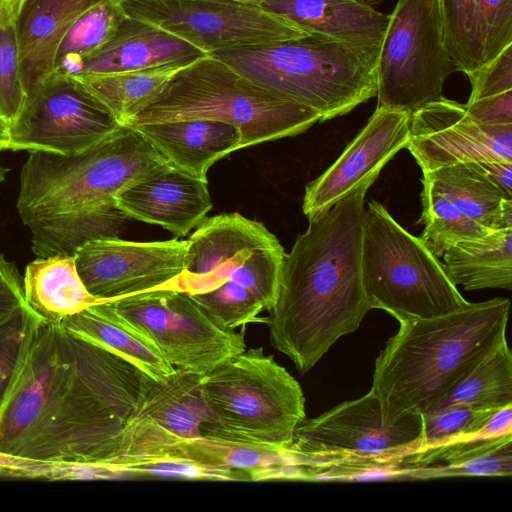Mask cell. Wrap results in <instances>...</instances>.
<instances>
[{
  "instance_id": "1",
  "label": "cell",
  "mask_w": 512,
  "mask_h": 512,
  "mask_svg": "<svg viewBox=\"0 0 512 512\" xmlns=\"http://www.w3.org/2000/svg\"><path fill=\"white\" fill-rule=\"evenodd\" d=\"M153 382L122 356L42 319L0 409V453L103 467Z\"/></svg>"
},
{
  "instance_id": "2",
  "label": "cell",
  "mask_w": 512,
  "mask_h": 512,
  "mask_svg": "<svg viewBox=\"0 0 512 512\" xmlns=\"http://www.w3.org/2000/svg\"><path fill=\"white\" fill-rule=\"evenodd\" d=\"M379 174L308 219L285 253L275 305L265 323L271 345L299 373L311 370L371 310L362 282L364 200Z\"/></svg>"
},
{
  "instance_id": "3",
  "label": "cell",
  "mask_w": 512,
  "mask_h": 512,
  "mask_svg": "<svg viewBox=\"0 0 512 512\" xmlns=\"http://www.w3.org/2000/svg\"><path fill=\"white\" fill-rule=\"evenodd\" d=\"M171 166L126 125L78 154L29 152L16 208L29 229L33 253L74 256L89 240L117 236L129 217L115 207L116 197Z\"/></svg>"
},
{
  "instance_id": "4",
  "label": "cell",
  "mask_w": 512,
  "mask_h": 512,
  "mask_svg": "<svg viewBox=\"0 0 512 512\" xmlns=\"http://www.w3.org/2000/svg\"><path fill=\"white\" fill-rule=\"evenodd\" d=\"M510 300L400 324L375 360L371 391L388 418L432 412L502 340Z\"/></svg>"
},
{
  "instance_id": "5",
  "label": "cell",
  "mask_w": 512,
  "mask_h": 512,
  "mask_svg": "<svg viewBox=\"0 0 512 512\" xmlns=\"http://www.w3.org/2000/svg\"><path fill=\"white\" fill-rule=\"evenodd\" d=\"M176 289L235 329L275 305L285 251L263 223L235 212L206 217L187 240Z\"/></svg>"
},
{
  "instance_id": "6",
  "label": "cell",
  "mask_w": 512,
  "mask_h": 512,
  "mask_svg": "<svg viewBox=\"0 0 512 512\" xmlns=\"http://www.w3.org/2000/svg\"><path fill=\"white\" fill-rule=\"evenodd\" d=\"M381 43L308 35L211 55L253 83L313 109L326 121L376 96Z\"/></svg>"
},
{
  "instance_id": "7",
  "label": "cell",
  "mask_w": 512,
  "mask_h": 512,
  "mask_svg": "<svg viewBox=\"0 0 512 512\" xmlns=\"http://www.w3.org/2000/svg\"><path fill=\"white\" fill-rule=\"evenodd\" d=\"M191 119L236 126L243 148L298 135L321 121L313 109L253 83L207 54L177 72L126 126Z\"/></svg>"
},
{
  "instance_id": "8",
  "label": "cell",
  "mask_w": 512,
  "mask_h": 512,
  "mask_svg": "<svg viewBox=\"0 0 512 512\" xmlns=\"http://www.w3.org/2000/svg\"><path fill=\"white\" fill-rule=\"evenodd\" d=\"M200 390L212 419L202 423L201 435L286 450L306 418L300 384L262 347L204 374Z\"/></svg>"
},
{
  "instance_id": "9",
  "label": "cell",
  "mask_w": 512,
  "mask_h": 512,
  "mask_svg": "<svg viewBox=\"0 0 512 512\" xmlns=\"http://www.w3.org/2000/svg\"><path fill=\"white\" fill-rule=\"evenodd\" d=\"M421 414L397 420L387 417L373 391L345 401L315 417L305 418L296 428L287 452L305 479H320L329 472L360 474L365 471H395L406 456L423 444Z\"/></svg>"
},
{
  "instance_id": "10",
  "label": "cell",
  "mask_w": 512,
  "mask_h": 512,
  "mask_svg": "<svg viewBox=\"0 0 512 512\" xmlns=\"http://www.w3.org/2000/svg\"><path fill=\"white\" fill-rule=\"evenodd\" d=\"M361 266L371 310L382 309L400 324L442 316L470 304L447 276L443 263L376 201L369 202L363 216Z\"/></svg>"
},
{
  "instance_id": "11",
  "label": "cell",
  "mask_w": 512,
  "mask_h": 512,
  "mask_svg": "<svg viewBox=\"0 0 512 512\" xmlns=\"http://www.w3.org/2000/svg\"><path fill=\"white\" fill-rule=\"evenodd\" d=\"M455 71L438 0H398L377 59V107L412 113L443 98Z\"/></svg>"
},
{
  "instance_id": "12",
  "label": "cell",
  "mask_w": 512,
  "mask_h": 512,
  "mask_svg": "<svg viewBox=\"0 0 512 512\" xmlns=\"http://www.w3.org/2000/svg\"><path fill=\"white\" fill-rule=\"evenodd\" d=\"M109 303L175 369L204 375L246 349L243 328L220 325L184 290L154 289Z\"/></svg>"
},
{
  "instance_id": "13",
  "label": "cell",
  "mask_w": 512,
  "mask_h": 512,
  "mask_svg": "<svg viewBox=\"0 0 512 512\" xmlns=\"http://www.w3.org/2000/svg\"><path fill=\"white\" fill-rule=\"evenodd\" d=\"M129 18L157 26L206 54L298 39L310 34L235 0H119Z\"/></svg>"
},
{
  "instance_id": "14",
  "label": "cell",
  "mask_w": 512,
  "mask_h": 512,
  "mask_svg": "<svg viewBox=\"0 0 512 512\" xmlns=\"http://www.w3.org/2000/svg\"><path fill=\"white\" fill-rule=\"evenodd\" d=\"M121 125L71 77L51 76L9 124V150L78 154Z\"/></svg>"
},
{
  "instance_id": "15",
  "label": "cell",
  "mask_w": 512,
  "mask_h": 512,
  "mask_svg": "<svg viewBox=\"0 0 512 512\" xmlns=\"http://www.w3.org/2000/svg\"><path fill=\"white\" fill-rule=\"evenodd\" d=\"M202 374L183 369L154 381L129 415L113 462L101 467L105 478L122 465L175 460L182 443L199 437L203 422L212 421L203 401Z\"/></svg>"
},
{
  "instance_id": "16",
  "label": "cell",
  "mask_w": 512,
  "mask_h": 512,
  "mask_svg": "<svg viewBox=\"0 0 512 512\" xmlns=\"http://www.w3.org/2000/svg\"><path fill=\"white\" fill-rule=\"evenodd\" d=\"M188 242H134L114 237L89 240L74 254L78 274L99 301L160 288L176 289Z\"/></svg>"
},
{
  "instance_id": "17",
  "label": "cell",
  "mask_w": 512,
  "mask_h": 512,
  "mask_svg": "<svg viewBox=\"0 0 512 512\" xmlns=\"http://www.w3.org/2000/svg\"><path fill=\"white\" fill-rule=\"evenodd\" d=\"M406 148L422 172L457 163H512V124L479 123L463 104L443 97L411 113Z\"/></svg>"
},
{
  "instance_id": "18",
  "label": "cell",
  "mask_w": 512,
  "mask_h": 512,
  "mask_svg": "<svg viewBox=\"0 0 512 512\" xmlns=\"http://www.w3.org/2000/svg\"><path fill=\"white\" fill-rule=\"evenodd\" d=\"M411 112L377 107L338 159L306 185L303 213L308 219L329 209L359 183L379 174L409 140Z\"/></svg>"
},
{
  "instance_id": "19",
  "label": "cell",
  "mask_w": 512,
  "mask_h": 512,
  "mask_svg": "<svg viewBox=\"0 0 512 512\" xmlns=\"http://www.w3.org/2000/svg\"><path fill=\"white\" fill-rule=\"evenodd\" d=\"M115 207L127 217L185 236L207 217L213 204L207 180L172 165L124 190L116 197Z\"/></svg>"
},
{
  "instance_id": "20",
  "label": "cell",
  "mask_w": 512,
  "mask_h": 512,
  "mask_svg": "<svg viewBox=\"0 0 512 512\" xmlns=\"http://www.w3.org/2000/svg\"><path fill=\"white\" fill-rule=\"evenodd\" d=\"M289 21L310 35L357 42H382L390 14L360 0H235Z\"/></svg>"
},
{
  "instance_id": "21",
  "label": "cell",
  "mask_w": 512,
  "mask_h": 512,
  "mask_svg": "<svg viewBox=\"0 0 512 512\" xmlns=\"http://www.w3.org/2000/svg\"><path fill=\"white\" fill-rule=\"evenodd\" d=\"M205 55L199 48L157 26L127 17L105 45L83 60L81 74L188 65Z\"/></svg>"
},
{
  "instance_id": "22",
  "label": "cell",
  "mask_w": 512,
  "mask_h": 512,
  "mask_svg": "<svg viewBox=\"0 0 512 512\" xmlns=\"http://www.w3.org/2000/svg\"><path fill=\"white\" fill-rule=\"evenodd\" d=\"M134 128L173 166L202 180L215 162L243 148L240 130L221 121L191 119Z\"/></svg>"
},
{
  "instance_id": "23",
  "label": "cell",
  "mask_w": 512,
  "mask_h": 512,
  "mask_svg": "<svg viewBox=\"0 0 512 512\" xmlns=\"http://www.w3.org/2000/svg\"><path fill=\"white\" fill-rule=\"evenodd\" d=\"M102 0H25L16 27L27 95L49 79L59 43L75 20Z\"/></svg>"
},
{
  "instance_id": "24",
  "label": "cell",
  "mask_w": 512,
  "mask_h": 512,
  "mask_svg": "<svg viewBox=\"0 0 512 512\" xmlns=\"http://www.w3.org/2000/svg\"><path fill=\"white\" fill-rule=\"evenodd\" d=\"M394 473L417 479L510 476L512 433L473 436L420 450L404 457Z\"/></svg>"
},
{
  "instance_id": "25",
  "label": "cell",
  "mask_w": 512,
  "mask_h": 512,
  "mask_svg": "<svg viewBox=\"0 0 512 512\" xmlns=\"http://www.w3.org/2000/svg\"><path fill=\"white\" fill-rule=\"evenodd\" d=\"M26 303L44 320L61 323L99 302L83 284L74 256L37 257L23 278Z\"/></svg>"
},
{
  "instance_id": "26",
  "label": "cell",
  "mask_w": 512,
  "mask_h": 512,
  "mask_svg": "<svg viewBox=\"0 0 512 512\" xmlns=\"http://www.w3.org/2000/svg\"><path fill=\"white\" fill-rule=\"evenodd\" d=\"M61 324L122 356L154 381H162L175 371L150 341L116 314L109 301L91 305Z\"/></svg>"
},
{
  "instance_id": "27",
  "label": "cell",
  "mask_w": 512,
  "mask_h": 512,
  "mask_svg": "<svg viewBox=\"0 0 512 512\" xmlns=\"http://www.w3.org/2000/svg\"><path fill=\"white\" fill-rule=\"evenodd\" d=\"M469 219L488 231L512 226V197L476 162L457 163L423 172Z\"/></svg>"
},
{
  "instance_id": "28",
  "label": "cell",
  "mask_w": 512,
  "mask_h": 512,
  "mask_svg": "<svg viewBox=\"0 0 512 512\" xmlns=\"http://www.w3.org/2000/svg\"><path fill=\"white\" fill-rule=\"evenodd\" d=\"M444 269L454 285L466 290L512 288V226L478 239L460 241L443 254Z\"/></svg>"
},
{
  "instance_id": "29",
  "label": "cell",
  "mask_w": 512,
  "mask_h": 512,
  "mask_svg": "<svg viewBox=\"0 0 512 512\" xmlns=\"http://www.w3.org/2000/svg\"><path fill=\"white\" fill-rule=\"evenodd\" d=\"M185 66L169 64L123 72L81 74L71 78L120 125H126L152 103Z\"/></svg>"
},
{
  "instance_id": "30",
  "label": "cell",
  "mask_w": 512,
  "mask_h": 512,
  "mask_svg": "<svg viewBox=\"0 0 512 512\" xmlns=\"http://www.w3.org/2000/svg\"><path fill=\"white\" fill-rule=\"evenodd\" d=\"M449 405L494 411L512 405V353L506 339L479 362L435 409Z\"/></svg>"
},
{
  "instance_id": "31",
  "label": "cell",
  "mask_w": 512,
  "mask_h": 512,
  "mask_svg": "<svg viewBox=\"0 0 512 512\" xmlns=\"http://www.w3.org/2000/svg\"><path fill=\"white\" fill-rule=\"evenodd\" d=\"M422 213L419 237L427 249L440 258L452 245L486 236L490 231L466 217L427 177H422Z\"/></svg>"
},
{
  "instance_id": "32",
  "label": "cell",
  "mask_w": 512,
  "mask_h": 512,
  "mask_svg": "<svg viewBox=\"0 0 512 512\" xmlns=\"http://www.w3.org/2000/svg\"><path fill=\"white\" fill-rule=\"evenodd\" d=\"M128 16L119 0H102L68 28L57 48L54 65L65 58L84 60L105 45Z\"/></svg>"
},
{
  "instance_id": "33",
  "label": "cell",
  "mask_w": 512,
  "mask_h": 512,
  "mask_svg": "<svg viewBox=\"0 0 512 512\" xmlns=\"http://www.w3.org/2000/svg\"><path fill=\"white\" fill-rule=\"evenodd\" d=\"M444 37L457 71L468 74L481 65L477 0H438Z\"/></svg>"
},
{
  "instance_id": "34",
  "label": "cell",
  "mask_w": 512,
  "mask_h": 512,
  "mask_svg": "<svg viewBox=\"0 0 512 512\" xmlns=\"http://www.w3.org/2000/svg\"><path fill=\"white\" fill-rule=\"evenodd\" d=\"M41 320L26 303L0 324V409Z\"/></svg>"
},
{
  "instance_id": "35",
  "label": "cell",
  "mask_w": 512,
  "mask_h": 512,
  "mask_svg": "<svg viewBox=\"0 0 512 512\" xmlns=\"http://www.w3.org/2000/svg\"><path fill=\"white\" fill-rule=\"evenodd\" d=\"M495 411L476 409L466 405H449L423 415L421 450L477 436Z\"/></svg>"
},
{
  "instance_id": "36",
  "label": "cell",
  "mask_w": 512,
  "mask_h": 512,
  "mask_svg": "<svg viewBox=\"0 0 512 512\" xmlns=\"http://www.w3.org/2000/svg\"><path fill=\"white\" fill-rule=\"evenodd\" d=\"M25 89L16 23H0V116L9 124L20 113Z\"/></svg>"
},
{
  "instance_id": "37",
  "label": "cell",
  "mask_w": 512,
  "mask_h": 512,
  "mask_svg": "<svg viewBox=\"0 0 512 512\" xmlns=\"http://www.w3.org/2000/svg\"><path fill=\"white\" fill-rule=\"evenodd\" d=\"M477 17L483 65L512 45V0H477Z\"/></svg>"
},
{
  "instance_id": "38",
  "label": "cell",
  "mask_w": 512,
  "mask_h": 512,
  "mask_svg": "<svg viewBox=\"0 0 512 512\" xmlns=\"http://www.w3.org/2000/svg\"><path fill=\"white\" fill-rule=\"evenodd\" d=\"M466 75L471 84L468 102L512 90V45Z\"/></svg>"
},
{
  "instance_id": "39",
  "label": "cell",
  "mask_w": 512,
  "mask_h": 512,
  "mask_svg": "<svg viewBox=\"0 0 512 512\" xmlns=\"http://www.w3.org/2000/svg\"><path fill=\"white\" fill-rule=\"evenodd\" d=\"M464 106L468 115L479 123L512 124V90L467 102Z\"/></svg>"
},
{
  "instance_id": "40",
  "label": "cell",
  "mask_w": 512,
  "mask_h": 512,
  "mask_svg": "<svg viewBox=\"0 0 512 512\" xmlns=\"http://www.w3.org/2000/svg\"><path fill=\"white\" fill-rule=\"evenodd\" d=\"M24 304L20 274L15 265L0 253V324Z\"/></svg>"
},
{
  "instance_id": "41",
  "label": "cell",
  "mask_w": 512,
  "mask_h": 512,
  "mask_svg": "<svg viewBox=\"0 0 512 512\" xmlns=\"http://www.w3.org/2000/svg\"><path fill=\"white\" fill-rule=\"evenodd\" d=\"M512 433V405L496 410L477 436L492 437Z\"/></svg>"
},
{
  "instance_id": "42",
  "label": "cell",
  "mask_w": 512,
  "mask_h": 512,
  "mask_svg": "<svg viewBox=\"0 0 512 512\" xmlns=\"http://www.w3.org/2000/svg\"><path fill=\"white\" fill-rule=\"evenodd\" d=\"M25 0H0V23H16Z\"/></svg>"
},
{
  "instance_id": "43",
  "label": "cell",
  "mask_w": 512,
  "mask_h": 512,
  "mask_svg": "<svg viewBox=\"0 0 512 512\" xmlns=\"http://www.w3.org/2000/svg\"><path fill=\"white\" fill-rule=\"evenodd\" d=\"M9 123L0 118V153L9 150Z\"/></svg>"
},
{
  "instance_id": "44",
  "label": "cell",
  "mask_w": 512,
  "mask_h": 512,
  "mask_svg": "<svg viewBox=\"0 0 512 512\" xmlns=\"http://www.w3.org/2000/svg\"><path fill=\"white\" fill-rule=\"evenodd\" d=\"M9 169L4 167L0 162V183H2L5 180L6 174Z\"/></svg>"
},
{
  "instance_id": "45",
  "label": "cell",
  "mask_w": 512,
  "mask_h": 512,
  "mask_svg": "<svg viewBox=\"0 0 512 512\" xmlns=\"http://www.w3.org/2000/svg\"><path fill=\"white\" fill-rule=\"evenodd\" d=\"M360 1L366 2L370 5H373V4H376L377 2H379L380 0H360Z\"/></svg>"
},
{
  "instance_id": "46",
  "label": "cell",
  "mask_w": 512,
  "mask_h": 512,
  "mask_svg": "<svg viewBox=\"0 0 512 512\" xmlns=\"http://www.w3.org/2000/svg\"><path fill=\"white\" fill-rule=\"evenodd\" d=\"M0 118H1V116H0Z\"/></svg>"
}]
</instances>
